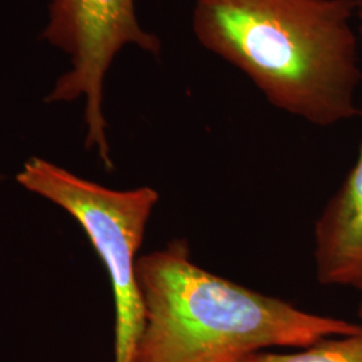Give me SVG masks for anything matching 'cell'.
<instances>
[{"instance_id":"4","label":"cell","mask_w":362,"mask_h":362,"mask_svg":"<svg viewBox=\"0 0 362 362\" xmlns=\"http://www.w3.org/2000/svg\"><path fill=\"white\" fill-rule=\"evenodd\" d=\"M43 39L70 57L71 67L58 78L47 103L85 100L86 146L94 148L105 167L113 168L103 113L104 81L125 46L158 54L161 40L145 31L134 0H52Z\"/></svg>"},{"instance_id":"2","label":"cell","mask_w":362,"mask_h":362,"mask_svg":"<svg viewBox=\"0 0 362 362\" xmlns=\"http://www.w3.org/2000/svg\"><path fill=\"white\" fill-rule=\"evenodd\" d=\"M143 333L133 362H245L270 348H308L362 325L300 310L209 272L184 239L139 258Z\"/></svg>"},{"instance_id":"3","label":"cell","mask_w":362,"mask_h":362,"mask_svg":"<svg viewBox=\"0 0 362 362\" xmlns=\"http://www.w3.org/2000/svg\"><path fill=\"white\" fill-rule=\"evenodd\" d=\"M30 192L64 208L88 235L109 274L115 297V362H133L145 320L137 252L158 194L151 187L117 191L33 157L16 176Z\"/></svg>"},{"instance_id":"7","label":"cell","mask_w":362,"mask_h":362,"mask_svg":"<svg viewBox=\"0 0 362 362\" xmlns=\"http://www.w3.org/2000/svg\"><path fill=\"white\" fill-rule=\"evenodd\" d=\"M354 4H356V16L360 22V34L362 37V0H354Z\"/></svg>"},{"instance_id":"1","label":"cell","mask_w":362,"mask_h":362,"mask_svg":"<svg viewBox=\"0 0 362 362\" xmlns=\"http://www.w3.org/2000/svg\"><path fill=\"white\" fill-rule=\"evenodd\" d=\"M354 16V0H197L192 28L272 106L330 127L358 113Z\"/></svg>"},{"instance_id":"6","label":"cell","mask_w":362,"mask_h":362,"mask_svg":"<svg viewBox=\"0 0 362 362\" xmlns=\"http://www.w3.org/2000/svg\"><path fill=\"white\" fill-rule=\"evenodd\" d=\"M245 362H362V332L326 338L297 353L262 351Z\"/></svg>"},{"instance_id":"8","label":"cell","mask_w":362,"mask_h":362,"mask_svg":"<svg viewBox=\"0 0 362 362\" xmlns=\"http://www.w3.org/2000/svg\"><path fill=\"white\" fill-rule=\"evenodd\" d=\"M358 315H360V320L362 321V302L361 305H360V309H358Z\"/></svg>"},{"instance_id":"5","label":"cell","mask_w":362,"mask_h":362,"mask_svg":"<svg viewBox=\"0 0 362 362\" xmlns=\"http://www.w3.org/2000/svg\"><path fill=\"white\" fill-rule=\"evenodd\" d=\"M314 236L318 282L362 293V141L354 167L317 220Z\"/></svg>"}]
</instances>
